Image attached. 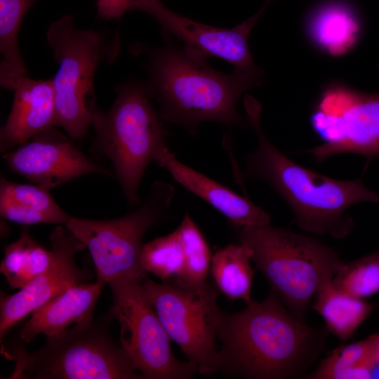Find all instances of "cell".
Listing matches in <instances>:
<instances>
[{"label":"cell","instance_id":"2e32d148","mask_svg":"<svg viewBox=\"0 0 379 379\" xmlns=\"http://www.w3.org/2000/svg\"><path fill=\"white\" fill-rule=\"evenodd\" d=\"M154 161L167 170L187 191L222 213L234 227L270 224V215L261 207L182 163L167 145L158 151Z\"/></svg>","mask_w":379,"mask_h":379},{"label":"cell","instance_id":"52a82bcc","mask_svg":"<svg viewBox=\"0 0 379 379\" xmlns=\"http://www.w3.org/2000/svg\"><path fill=\"white\" fill-rule=\"evenodd\" d=\"M53 59L58 65L52 79L58 126L72 140L86 136L97 109L94 90L95 72L102 63L111 64L120 47L117 32L83 29L72 16L54 21L46 32Z\"/></svg>","mask_w":379,"mask_h":379},{"label":"cell","instance_id":"30bf717a","mask_svg":"<svg viewBox=\"0 0 379 379\" xmlns=\"http://www.w3.org/2000/svg\"><path fill=\"white\" fill-rule=\"evenodd\" d=\"M113 295L110 312L120 326V345L143 379H189L197 365L178 360L142 281L119 279L109 284Z\"/></svg>","mask_w":379,"mask_h":379},{"label":"cell","instance_id":"8992f818","mask_svg":"<svg viewBox=\"0 0 379 379\" xmlns=\"http://www.w3.org/2000/svg\"><path fill=\"white\" fill-rule=\"evenodd\" d=\"M116 91L110 108L97 109L93 114L94 144L112 162L127 202L138 206L141 180L158 151L167 145V133L144 83L130 81Z\"/></svg>","mask_w":379,"mask_h":379},{"label":"cell","instance_id":"484cf974","mask_svg":"<svg viewBox=\"0 0 379 379\" xmlns=\"http://www.w3.org/2000/svg\"><path fill=\"white\" fill-rule=\"evenodd\" d=\"M0 198L55 215L62 225H65L71 217L58 205L48 190L37 185L14 182L1 177Z\"/></svg>","mask_w":379,"mask_h":379},{"label":"cell","instance_id":"277c9868","mask_svg":"<svg viewBox=\"0 0 379 379\" xmlns=\"http://www.w3.org/2000/svg\"><path fill=\"white\" fill-rule=\"evenodd\" d=\"M110 312L101 319L77 324L46 337V345L28 352L13 345L1 353L15 362L9 379H143L120 343L111 337Z\"/></svg>","mask_w":379,"mask_h":379},{"label":"cell","instance_id":"d4e9b609","mask_svg":"<svg viewBox=\"0 0 379 379\" xmlns=\"http://www.w3.org/2000/svg\"><path fill=\"white\" fill-rule=\"evenodd\" d=\"M332 282L338 289L359 299L379 293V251L345 262Z\"/></svg>","mask_w":379,"mask_h":379},{"label":"cell","instance_id":"83f0119b","mask_svg":"<svg viewBox=\"0 0 379 379\" xmlns=\"http://www.w3.org/2000/svg\"><path fill=\"white\" fill-rule=\"evenodd\" d=\"M143 0H98V16L107 20H118L127 11L135 10Z\"/></svg>","mask_w":379,"mask_h":379},{"label":"cell","instance_id":"f1b7e54d","mask_svg":"<svg viewBox=\"0 0 379 379\" xmlns=\"http://www.w3.org/2000/svg\"><path fill=\"white\" fill-rule=\"evenodd\" d=\"M374 352L376 360L379 363V333L374 334Z\"/></svg>","mask_w":379,"mask_h":379},{"label":"cell","instance_id":"4316f807","mask_svg":"<svg viewBox=\"0 0 379 379\" xmlns=\"http://www.w3.org/2000/svg\"><path fill=\"white\" fill-rule=\"evenodd\" d=\"M0 214L1 217L4 219L22 225L41 223L62 224L61 220L55 215L1 198Z\"/></svg>","mask_w":379,"mask_h":379},{"label":"cell","instance_id":"9a60e30c","mask_svg":"<svg viewBox=\"0 0 379 379\" xmlns=\"http://www.w3.org/2000/svg\"><path fill=\"white\" fill-rule=\"evenodd\" d=\"M12 107L0 130V149L5 153L35 135L58 126L52 79L27 75L15 83Z\"/></svg>","mask_w":379,"mask_h":379},{"label":"cell","instance_id":"8fae6325","mask_svg":"<svg viewBox=\"0 0 379 379\" xmlns=\"http://www.w3.org/2000/svg\"><path fill=\"white\" fill-rule=\"evenodd\" d=\"M310 123L320 145L306 152L317 164L345 153L379 157V92L329 84L316 101Z\"/></svg>","mask_w":379,"mask_h":379},{"label":"cell","instance_id":"e0dca14e","mask_svg":"<svg viewBox=\"0 0 379 379\" xmlns=\"http://www.w3.org/2000/svg\"><path fill=\"white\" fill-rule=\"evenodd\" d=\"M106 284L97 280L72 286L34 310L20 331L25 343L39 334L46 337L65 331L73 323L81 324L93 319V311Z\"/></svg>","mask_w":379,"mask_h":379},{"label":"cell","instance_id":"603a6c76","mask_svg":"<svg viewBox=\"0 0 379 379\" xmlns=\"http://www.w3.org/2000/svg\"><path fill=\"white\" fill-rule=\"evenodd\" d=\"M185 253V267L173 279V285L183 288H195L205 284L211 266L212 254L201 232L189 213H186L175 230Z\"/></svg>","mask_w":379,"mask_h":379},{"label":"cell","instance_id":"7c38bea8","mask_svg":"<svg viewBox=\"0 0 379 379\" xmlns=\"http://www.w3.org/2000/svg\"><path fill=\"white\" fill-rule=\"evenodd\" d=\"M50 240L53 259L49 268L17 293L1 297V353L5 335L15 324L67 289L85 283L86 275L74 262L84 244L62 224L53 230Z\"/></svg>","mask_w":379,"mask_h":379},{"label":"cell","instance_id":"44dd1931","mask_svg":"<svg viewBox=\"0 0 379 379\" xmlns=\"http://www.w3.org/2000/svg\"><path fill=\"white\" fill-rule=\"evenodd\" d=\"M306 378H379V363L374 352V334L333 350Z\"/></svg>","mask_w":379,"mask_h":379},{"label":"cell","instance_id":"3957f363","mask_svg":"<svg viewBox=\"0 0 379 379\" xmlns=\"http://www.w3.org/2000/svg\"><path fill=\"white\" fill-rule=\"evenodd\" d=\"M244 107L257 145L246 157L241 177L267 183L291 208L300 229L341 239L354 229L353 219L347 213L350 207L362 202L379 204V194L361 178L335 179L290 159L265 135L260 123V104L246 95Z\"/></svg>","mask_w":379,"mask_h":379},{"label":"cell","instance_id":"ffe728a7","mask_svg":"<svg viewBox=\"0 0 379 379\" xmlns=\"http://www.w3.org/2000/svg\"><path fill=\"white\" fill-rule=\"evenodd\" d=\"M253 251L246 244H229L212 256L210 270L213 281L228 299L252 301L254 270L251 265Z\"/></svg>","mask_w":379,"mask_h":379},{"label":"cell","instance_id":"7402d4cb","mask_svg":"<svg viewBox=\"0 0 379 379\" xmlns=\"http://www.w3.org/2000/svg\"><path fill=\"white\" fill-rule=\"evenodd\" d=\"M53 259V251L45 249L23 228L19 238L6 247L0 271L11 288H22L46 271Z\"/></svg>","mask_w":379,"mask_h":379},{"label":"cell","instance_id":"cb8c5ba5","mask_svg":"<svg viewBox=\"0 0 379 379\" xmlns=\"http://www.w3.org/2000/svg\"><path fill=\"white\" fill-rule=\"evenodd\" d=\"M141 265L147 272L154 274L164 283L178 277L185 267V253L176 230L143 244Z\"/></svg>","mask_w":379,"mask_h":379},{"label":"cell","instance_id":"ac0fdd59","mask_svg":"<svg viewBox=\"0 0 379 379\" xmlns=\"http://www.w3.org/2000/svg\"><path fill=\"white\" fill-rule=\"evenodd\" d=\"M306 32L319 49L340 56L358 44L362 22L357 10L343 0H330L316 6L308 15Z\"/></svg>","mask_w":379,"mask_h":379},{"label":"cell","instance_id":"6da1fadb","mask_svg":"<svg viewBox=\"0 0 379 379\" xmlns=\"http://www.w3.org/2000/svg\"><path fill=\"white\" fill-rule=\"evenodd\" d=\"M326 328L306 324L272 290L238 312H220L218 371L251 379L306 376L326 343Z\"/></svg>","mask_w":379,"mask_h":379},{"label":"cell","instance_id":"9c48e42d","mask_svg":"<svg viewBox=\"0 0 379 379\" xmlns=\"http://www.w3.org/2000/svg\"><path fill=\"white\" fill-rule=\"evenodd\" d=\"M142 286L168 335L197 365L198 373L211 376L218 371V291L208 282L183 288L156 283L147 276Z\"/></svg>","mask_w":379,"mask_h":379},{"label":"cell","instance_id":"d6986e66","mask_svg":"<svg viewBox=\"0 0 379 379\" xmlns=\"http://www.w3.org/2000/svg\"><path fill=\"white\" fill-rule=\"evenodd\" d=\"M314 298L312 308L323 318L328 331L344 341L354 335L374 310L365 300L338 289L332 279L322 283Z\"/></svg>","mask_w":379,"mask_h":379},{"label":"cell","instance_id":"5b68a950","mask_svg":"<svg viewBox=\"0 0 379 379\" xmlns=\"http://www.w3.org/2000/svg\"><path fill=\"white\" fill-rule=\"evenodd\" d=\"M235 228L239 243L252 249L251 260L270 290L302 320L320 285L345 265L335 251L312 237L270 224Z\"/></svg>","mask_w":379,"mask_h":379},{"label":"cell","instance_id":"5bb4252c","mask_svg":"<svg viewBox=\"0 0 379 379\" xmlns=\"http://www.w3.org/2000/svg\"><path fill=\"white\" fill-rule=\"evenodd\" d=\"M32 138L3 156L11 172L35 185L49 190L86 174L112 175L54 128Z\"/></svg>","mask_w":379,"mask_h":379},{"label":"cell","instance_id":"7a4b0ae2","mask_svg":"<svg viewBox=\"0 0 379 379\" xmlns=\"http://www.w3.org/2000/svg\"><path fill=\"white\" fill-rule=\"evenodd\" d=\"M148 55L143 83L149 98L160 105L161 120L190 133L208 121L249 126L237 105L242 93L261 84L262 72L258 67L224 74L211 67L206 58L169 42L150 49Z\"/></svg>","mask_w":379,"mask_h":379},{"label":"cell","instance_id":"ba28073f","mask_svg":"<svg viewBox=\"0 0 379 379\" xmlns=\"http://www.w3.org/2000/svg\"><path fill=\"white\" fill-rule=\"evenodd\" d=\"M174 195L173 185L157 181L143 202L121 217L105 220L70 217L65 225L88 249L97 280L105 284L119 279L144 280L147 273L140 261L142 239L166 216Z\"/></svg>","mask_w":379,"mask_h":379},{"label":"cell","instance_id":"4fadbf2b","mask_svg":"<svg viewBox=\"0 0 379 379\" xmlns=\"http://www.w3.org/2000/svg\"><path fill=\"white\" fill-rule=\"evenodd\" d=\"M268 6L265 4L255 15L231 29L205 25L174 13L159 0H143L135 10L152 16L166 36H173L191 51L208 59L215 57L232 64L234 69L257 67L248 45L250 32Z\"/></svg>","mask_w":379,"mask_h":379}]
</instances>
